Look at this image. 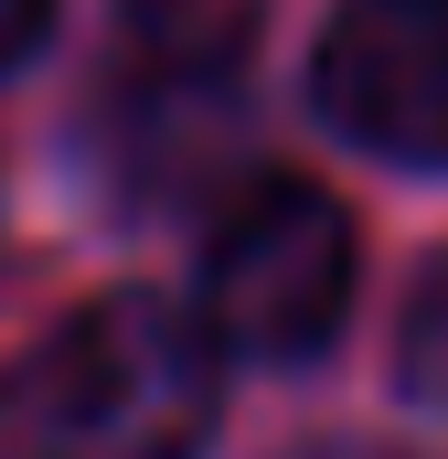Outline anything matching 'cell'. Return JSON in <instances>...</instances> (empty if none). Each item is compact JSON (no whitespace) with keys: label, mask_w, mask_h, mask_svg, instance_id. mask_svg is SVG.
Listing matches in <instances>:
<instances>
[{"label":"cell","mask_w":448,"mask_h":459,"mask_svg":"<svg viewBox=\"0 0 448 459\" xmlns=\"http://www.w3.org/2000/svg\"><path fill=\"white\" fill-rule=\"evenodd\" d=\"M224 417V352L203 310L160 289H108L65 310L0 374L11 459H193Z\"/></svg>","instance_id":"cell-1"},{"label":"cell","mask_w":448,"mask_h":459,"mask_svg":"<svg viewBox=\"0 0 448 459\" xmlns=\"http://www.w3.org/2000/svg\"><path fill=\"white\" fill-rule=\"evenodd\" d=\"M310 97L352 150L448 171V0H341L310 54Z\"/></svg>","instance_id":"cell-3"},{"label":"cell","mask_w":448,"mask_h":459,"mask_svg":"<svg viewBox=\"0 0 448 459\" xmlns=\"http://www.w3.org/2000/svg\"><path fill=\"white\" fill-rule=\"evenodd\" d=\"M256 43V0H117V43H108V86L139 117H182L224 108Z\"/></svg>","instance_id":"cell-4"},{"label":"cell","mask_w":448,"mask_h":459,"mask_svg":"<svg viewBox=\"0 0 448 459\" xmlns=\"http://www.w3.org/2000/svg\"><path fill=\"white\" fill-rule=\"evenodd\" d=\"M352 310V214L310 182H256L203 246V332L214 352L310 363Z\"/></svg>","instance_id":"cell-2"},{"label":"cell","mask_w":448,"mask_h":459,"mask_svg":"<svg viewBox=\"0 0 448 459\" xmlns=\"http://www.w3.org/2000/svg\"><path fill=\"white\" fill-rule=\"evenodd\" d=\"M43 32H54V0H0V75H11V65H32V54H43Z\"/></svg>","instance_id":"cell-6"},{"label":"cell","mask_w":448,"mask_h":459,"mask_svg":"<svg viewBox=\"0 0 448 459\" xmlns=\"http://www.w3.org/2000/svg\"><path fill=\"white\" fill-rule=\"evenodd\" d=\"M395 395L427 406V417H448V246L417 267V289L395 310Z\"/></svg>","instance_id":"cell-5"}]
</instances>
